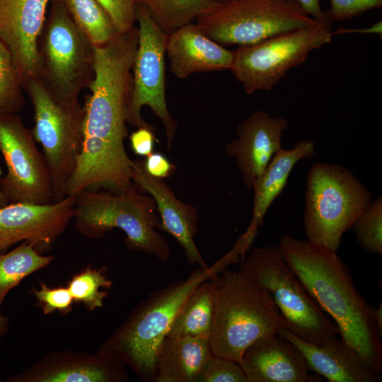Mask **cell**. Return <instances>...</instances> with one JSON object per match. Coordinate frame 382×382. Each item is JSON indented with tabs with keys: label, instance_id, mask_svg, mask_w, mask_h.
Listing matches in <instances>:
<instances>
[{
	"label": "cell",
	"instance_id": "603a6c76",
	"mask_svg": "<svg viewBox=\"0 0 382 382\" xmlns=\"http://www.w3.org/2000/svg\"><path fill=\"white\" fill-rule=\"evenodd\" d=\"M124 364L100 351L98 356L61 362L41 369L22 381L40 382H113L127 379Z\"/></svg>",
	"mask_w": 382,
	"mask_h": 382
},
{
	"label": "cell",
	"instance_id": "4dcf8cb0",
	"mask_svg": "<svg viewBox=\"0 0 382 382\" xmlns=\"http://www.w3.org/2000/svg\"><path fill=\"white\" fill-rule=\"evenodd\" d=\"M195 382H247L241 365L212 354L201 368Z\"/></svg>",
	"mask_w": 382,
	"mask_h": 382
},
{
	"label": "cell",
	"instance_id": "d590c367",
	"mask_svg": "<svg viewBox=\"0 0 382 382\" xmlns=\"http://www.w3.org/2000/svg\"><path fill=\"white\" fill-rule=\"evenodd\" d=\"M146 173L156 178L164 179L173 175L175 166L161 153H152L143 161Z\"/></svg>",
	"mask_w": 382,
	"mask_h": 382
},
{
	"label": "cell",
	"instance_id": "7402d4cb",
	"mask_svg": "<svg viewBox=\"0 0 382 382\" xmlns=\"http://www.w3.org/2000/svg\"><path fill=\"white\" fill-rule=\"evenodd\" d=\"M212 354L209 337L167 335L158 349L154 382H195Z\"/></svg>",
	"mask_w": 382,
	"mask_h": 382
},
{
	"label": "cell",
	"instance_id": "52a82bcc",
	"mask_svg": "<svg viewBox=\"0 0 382 382\" xmlns=\"http://www.w3.org/2000/svg\"><path fill=\"white\" fill-rule=\"evenodd\" d=\"M38 76L66 103L79 102L94 79V45L74 22L61 0H51L37 41Z\"/></svg>",
	"mask_w": 382,
	"mask_h": 382
},
{
	"label": "cell",
	"instance_id": "ffe728a7",
	"mask_svg": "<svg viewBox=\"0 0 382 382\" xmlns=\"http://www.w3.org/2000/svg\"><path fill=\"white\" fill-rule=\"evenodd\" d=\"M166 54L170 72L180 79L196 73L230 69L233 59V50L208 37L194 23L168 35Z\"/></svg>",
	"mask_w": 382,
	"mask_h": 382
},
{
	"label": "cell",
	"instance_id": "44dd1931",
	"mask_svg": "<svg viewBox=\"0 0 382 382\" xmlns=\"http://www.w3.org/2000/svg\"><path fill=\"white\" fill-rule=\"evenodd\" d=\"M315 155V141L303 139L289 150L279 149L253 185V209L251 222L241 237L248 251L270 205L280 195L294 166Z\"/></svg>",
	"mask_w": 382,
	"mask_h": 382
},
{
	"label": "cell",
	"instance_id": "5b68a950",
	"mask_svg": "<svg viewBox=\"0 0 382 382\" xmlns=\"http://www.w3.org/2000/svg\"><path fill=\"white\" fill-rule=\"evenodd\" d=\"M76 229L91 238H101L113 228L123 231L127 247L154 256L170 257V247L159 232L160 219L154 199L133 184L120 192L85 190L75 195Z\"/></svg>",
	"mask_w": 382,
	"mask_h": 382
},
{
	"label": "cell",
	"instance_id": "74e56055",
	"mask_svg": "<svg viewBox=\"0 0 382 382\" xmlns=\"http://www.w3.org/2000/svg\"><path fill=\"white\" fill-rule=\"evenodd\" d=\"M344 33H364V34H380L382 35V21H379L371 26L366 28H339L335 32H332V35H340Z\"/></svg>",
	"mask_w": 382,
	"mask_h": 382
},
{
	"label": "cell",
	"instance_id": "d6986e66",
	"mask_svg": "<svg viewBox=\"0 0 382 382\" xmlns=\"http://www.w3.org/2000/svg\"><path fill=\"white\" fill-rule=\"evenodd\" d=\"M277 335L290 341L303 356L309 370L330 382H377L380 374L364 361L359 354L341 338L331 337L318 344L306 342L286 328Z\"/></svg>",
	"mask_w": 382,
	"mask_h": 382
},
{
	"label": "cell",
	"instance_id": "ab89813d",
	"mask_svg": "<svg viewBox=\"0 0 382 382\" xmlns=\"http://www.w3.org/2000/svg\"><path fill=\"white\" fill-rule=\"evenodd\" d=\"M8 330V318L0 311V340Z\"/></svg>",
	"mask_w": 382,
	"mask_h": 382
},
{
	"label": "cell",
	"instance_id": "b9f144b4",
	"mask_svg": "<svg viewBox=\"0 0 382 382\" xmlns=\"http://www.w3.org/2000/svg\"><path fill=\"white\" fill-rule=\"evenodd\" d=\"M215 1H219V2H226V1H229L231 0H215Z\"/></svg>",
	"mask_w": 382,
	"mask_h": 382
},
{
	"label": "cell",
	"instance_id": "ac0fdd59",
	"mask_svg": "<svg viewBox=\"0 0 382 382\" xmlns=\"http://www.w3.org/2000/svg\"><path fill=\"white\" fill-rule=\"evenodd\" d=\"M240 365L247 382H305L309 378L301 352L277 334L252 343L243 352Z\"/></svg>",
	"mask_w": 382,
	"mask_h": 382
},
{
	"label": "cell",
	"instance_id": "484cf974",
	"mask_svg": "<svg viewBox=\"0 0 382 382\" xmlns=\"http://www.w3.org/2000/svg\"><path fill=\"white\" fill-rule=\"evenodd\" d=\"M52 260V256L42 255L27 242L0 253V308L13 287L27 276L49 265Z\"/></svg>",
	"mask_w": 382,
	"mask_h": 382
},
{
	"label": "cell",
	"instance_id": "9c48e42d",
	"mask_svg": "<svg viewBox=\"0 0 382 382\" xmlns=\"http://www.w3.org/2000/svg\"><path fill=\"white\" fill-rule=\"evenodd\" d=\"M33 105V135L42 148L52 184V202L65 197L83 142L85 110L79 101L66 103L56 98L38 78L23 86Z\"/></svg>",
	"mask_w": 382,
	"mask_h": 382
},
{
	"label": "cell",
	"instance_id": "6da1fadb",
	"mask_svg": "<svg viewBox=\"0 0 382 382\" xmlns=\"http://www.w3.org/2000/svg\"><path fill=\"white\" fill-rule=\"evenodd\" d=\"M138 28L94 45V79L84 99L83 142L65 197L85 190L120 192L131 186L132 159L125 148Z\"/></svg>",
	"mask_w": 382,
	"mask_h": 382
},
{
	"label": "cell",
	"instance_id": "7c38bea8",
	"mask_svg": "<svg viewBox=\"0 0 382 382\" xmlns=\"http://www.w3.org/2000/svg\"><path fill=\"white\" fill-rule=\"evenodd\" d=\"M138 44L132 67V91L127 115V124L136 128L152 126L141 116V109L148 106L162 122L170 149L178 123L170 115L166 98V60L168 35L153 21L146 9L136 6Z\"/></svg>",
	"mask_w": 382,
	"mask_h": 382
},
{
	"label": "cell",
	"instance_id": "7a4b0ae2",
	"mask_svg": "<svg viewBox=\"0 0 382 382\" xmlns=\"http://www.w3.org/2000/svg\"><path fill=\"white\" fill-rule=\"evenodd\" d=\"M308 295L335 323L341 339L376 373L382 372V343L374 307L358 291L349 267L325 246L289 235L278 244Z\"/></svg>",
	"mask_w": 382,
	"mask_h": 382
},
{
	"label": "cell",
	"instance_id": "ba28073f",
	"mask_svg": "<svg viewBox=\"0 0 382 382\" xmlns=\"http://www.w3.org/2000/svg\"><path fill=\"white\" fill-rule=\"evenodd\" d=\"M240 271L270 292L285 327L300 339L318 344L338 334L335 323L308 295L278 245L253 248L241 260Z\"/></svg>",
	"mask_w": 382,
	"mask_h": 382
},
{
	"label": "cell",
	"instance_id": "277c9868",
	"mask_svg": "<svg viewBox=\"0 0 382 382\" xmlns=\"http://www.w3.org/2000/svg\"><path fill=\"white\" fill-rule=\"evenodd\" d=\"M227 267L221 258L153 291L106 341L101 352L128 365L145 382H154L158 349L183 303L201 282Z\"/></svg>",
	"mask_w": 382,
	"mask_h": 382
},
{
	"label": "cell",
	"instance_id": "d4e9b609",
	"mask_svg": "<svg viewBox=\"0 0 382 382\" xmlns=\"http://www.w3.org/2000/svg\"><path fill=\"white\" fill-rule=\"evenodd\" d=\"M144 7L155 23L170 35L219 7L215 0H135Z\"/></svg>",
	"mask_w": 382,
	"mask_h": 382
},
{
	"label": "cell",
	"instance_id": "3957f363",
	"mask_svg": "<svg viewBox=\"0 0 382 382\" xmlns=\"http://www.w3.org/2000/svg\"><path fill=\"white\" fill-rule=\"evenodd\" d=\"M208 280L213 301V354L240 364L243 352L252 343L275 335L285 327L270 292L240 270L226 268Z\"/></svg>",
	"mask_w": 382,
	"mask_h": 382
},
{
	"label": "cell",
	"instance_id": "4fadbf2b",
	"mask_svg": "<svg viewBox=\"0 0 382 382\" xmlns=\"http://www.w3.org/2000/svg\"><path fill=\"white\" fill-rule=\"evenodd\" d=\"M36 143L18 113L0 116V152L7 170L0 187L8 203L52 202L50 170Z\"/></svg>",
	"mask_w": 382,
	"mask_h": 382
},
{
	"label": "cell",
	"instance_id": "8d00e7d4",
	"mask_svg": "<svg viewBox=\"0 0 382 382\" xmlns=\"http://www.w3.org/2000/svg\"><path fill=\"white\" fill-rule=\"evenodd\" d=\"M298 3L310 16L318 22H332L328 16L326 11L320 8V0H292Z\"/></svg>",
	"mask_w": 382,
	"mask_h": 382
},
{
	"label": "cell",
	"instance_id": "2e32d148",
	"mask_svg": "<svg viewBox=\"0 0 382 382\" xmlns=\"http://www.w3.org/2000/svg\"><path fill=\"white\" fill-rule=\"evenodd\" d=\"M286 119L272 117L257 110L237 126L238 137L225 147L228 156L234 157L245 186L253 190L255 180L282 147L283 132L288 127Z\"/></svg>",
	"mask_w": 382,
	"mask_h": 382
},
{
	"label": "cell",
	"instance_id": "d6a6232c",
	"mask_svg": "<svg viewBox=\"0 0 382 382\" xmlns=\"http://www.w3.org/2000/svg\"><path fill=\"white\" fill-rule=\"evenodd\" d=\"M330 9L326 11L332 21L352 19L368 11L381 8L382 0H330Z\"/></svg>",
	"mask_w": 382,
	"mask_h": 382
},
{
	"label": "cell",
	"instance_id": "836d02e7",
	"mask_svg": "<svg viewBox=\"0 0 382 382\" xmlns=\"http://www.w3.org/2000/svg\"><path fill=\"white\" fill-rule=\"evenodd\" d=\"M34 294L41 303L45 314L55 311L66 313L71 309L74 299L67 287L50 288L41 283L40 289L35 291Z\"/></svg>",
	"mask_w": 382,
	"mask_h": 382
},
{
	"label": "cell",
	"instance_id": "4316f807",
	"mask_svg": "<svg viewBox=\"0 0 382 382\" xmlns=\"http://www.w3.org/2000/svg\"><path fill=\"white\" fill-rule=\"evenodd\" d=\"M68 13L94 45L112 39L118 33L97 0H61Z\"/></svg>",
	"mask_w": 382,
	"mask_h": 382
},
{
	"label": "cell",
	"instance_id": "f35d334b",
	"mask_svg": "<svg viewBox=\"0 0 382 382\" xmlns=\"http://www.w3.org/2000/svg\"><path fill=\"white\" fill-rule=\"evenodd\" d=\"M373 317L380 336L382 337V303L373 310Z\"/></svg>",
	"mask_w": 382,
	"mask_h": 382
},
{
	"label": "cell",
	"instance_id": "60d3db41",
	"mask_svg": "<svg viewBox=\"0 0 382 382\" xmlns=\"http://www.w3.org/2000/svg\"><path fill=\"white\" fill-rule=\"evenodd\" d=\"M1 175H2V171H1V168L0 166V180L1 178ZM8 204V202L5 197V196L4 195V194L2 193L1 187H0V208L7 205Z\"/></svg>",
	"mask_w": 382,
	"mask_h": 382
},
{
	"label": "cell",
	"instance_id": "9a60e30c",
	"mask_svg": "<svg viewBox=\"0 0 382 382\" xmlns=\"http://www.w3.org/2000/svg\"><path fill=\"white\" fill-rule=\"evenodd\" d=\"M51 0H0V42L10 52L23 86L38 76L37 41Z\"/></svg>",
	"mask_w": 382,
	"mask_h": 382
},
{
	"label": "cell",
	"instance_id": "e575fe53",
	"mask_svg": "<svg viewBox=\"0 0 382 382\" xmlns=\"http://www.w3.org/2000/svg\"><path fill=\"white\" fill-rule=\"evenodd\" d=\"M129 139L131 149L136 155L147 157L153 153L156 141L153 126L137 128Z\"/></svg>",
	"mask_w": 382,
	"mask_h": 382
},
{
	"label": "cell",
	"instance_id": "1f68e13d",
	"mask_svg": "<svg viewBox=\"0 0 382 382\" xmlns=\"http://www.w3.org/2000/svg\"><path fill=\"white\" fill-rule=\"evenodd\" d=\"M111 18L118 33L134 27L135 0H97Z\"/></svg>",
	"mask_w": 382,
	"mask_h": 382
},
{
	"label": "cell",
	"instance_id": "cb8c5ba5",
	"mask_svg": "<svg viewBox=\"0 0 382 382\" xmlns=\"http://www.w3.org/2000/svg\"><path fill=\"white\" fill-rule=\"evenodd\" d=\"M212 320V291L207 279L198 284L186 299L168 335L210 338Z\"/></svg>",
	"mask_w": 382,
	"mask_h": 382
},
{
	"label": "cell",
	"instance_id": "f1b7e54d",
	"mask_svg": "<svg viewBox=\"0 0 382 382\" xmlns=\"http://www.w3.org/2000/svg\"><path fill=\"white\" fill-rule=\"evenodd\" d=\"M105 269L96 270L89 266L72 277L67 288L74 301L83 303L90 311L103 306L108 293L100 289H110L112 286L103 272Z\"/></svg>",
	"mask_w": 382,
	"mask_h": 382
},
{
	"label": "cell",
	"instance_id": "5bb4252c",
	"mask_svg": "<svg viewBox=\"0 0 382 382\" xmlns=\"http://www.w3.org/2000/svg\"><path fill=\"white\" fill-rule=\"evenodd\" d=\"M75 196L46 204L8 203L0 208V253L19 242L50 251L73 218Z\"/></svg>",
	"mask_w": 382,
	"mask_h": 382
},
{
	"label": "cell",
	"instance_id": "30bf717a",
	"mask_svg": "<svg viewBox=\"0 0 382 382\" xmlns=\"http://www.w3.org/2000/svg\"><path fill=\"white\" fill-rule=\"evenodd\" d=\"M196 21L203 33L224 47L250 45L320 23L292 0H231Z\"/></svg>",
	"mask_w": 382,
	"mask_h": 382
},
{
	"label": "cell",
	"instance_id": "e0dca14e",
	"mask_svg": "<svg viewBox=\"0 0 382 382\" xmlns=\"http://www.w3.org/2000/svg\"><path fill=\"white\" fill-rule=\"evenodd\" d=\"M132 182L142 192L148 193L154 199L160 219L159 230L172 236L184 250L190 265L209 267L201 255L194 238L198 232V209L177 198L163 180L149 175L143 161L132 160Z\"/></svg>",
	"mask_w": 382,
	"mask_h": 382
},
{
	"label": "cell",
	"instance_id": "8992f818",
	"mask_svg": "<svg viewBox=\"0 0 382 382\" xmlns=\"http://www.w3.org/2000/svg\"><path fill=\"white\" fill-rule=\"evenodd\" d=\"M371 201L369 189L348 168L337 163L313 164L306 183L303 224L307 240L337 252L343 234Z\"/></svg>",
	"mask_w": 382,
	"mask_h": 382
},
{
	"label": "cell",
	"instance_id": "f546056e",
	"mask_svg": "<svg viewBox=\"0 0 382 382\" xmlns=\"http://www.w3.org/2000/svg\"><path fill=\"white\" fill-rule=\"evenodd\" d=\"M361 248L372 254H382V197L371 201L352 227Z\"/></svg>",
	"mask_w": 382,
	"mask_h": 382
},
{
	"label": "cell",
	"instance_id": "8fae6325",
	"mask_svg": "<svg viewBox=\"0 0 382 382\" xmlns=\"http://www.w3.org/2000/svg\"><path fill=\"white\" fill-rule=\"evenodd\" d=\"M331 21L282 33L233 50L230 70L248 96L272 89L289 70L303 64L310 52L329 43Z\"/></svg>",
	"mask_w": 382,
	"mask_h": 382
},
{
	"label": "cell",
	"instance_id": "83f0119b",
	"mask_svg": "<svg viewBox=\"0 0 382 382\" xmlns=\"http://www.w3.org/2000/svg\"><path fill=\"white\" fill-rule=\"evenodd\" d=\"M23 83L8 50L0 42V116L18 113L25 105Z\"/></svg>",
	"mask_w": 382,
	"mask_h": 382
}]
</instances>
